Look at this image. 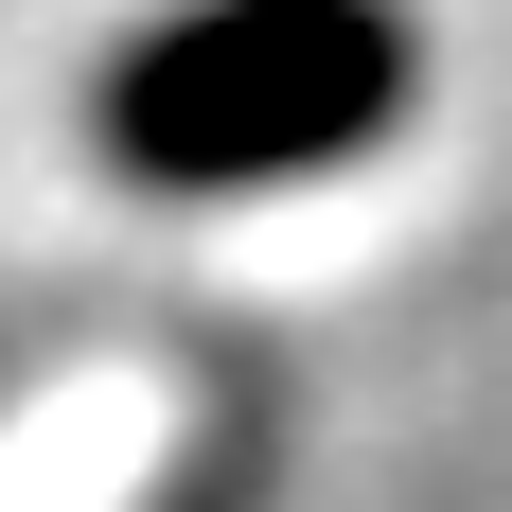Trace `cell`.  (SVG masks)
<instances>
[{"label":"cell","mask_w":512,"mask_h":512,"mask_svg":"<svg viewBox=\"0 0 512 512\" xmlns=\"http://www.w3.org/2000/svg\"><path fill=\"white\" fill-rule=\"evenodd\" d=\"M424 36L407 0H177L106 53L89 142L142 195H265V177H336L407 124Z\"/></svg>","instance_id":"6da1fadb"}]
</instances>
